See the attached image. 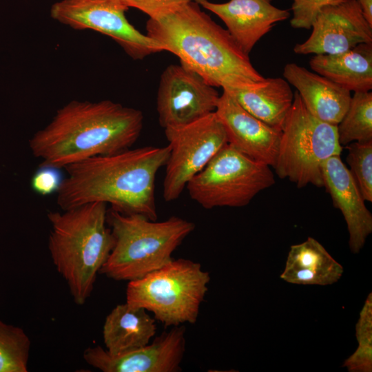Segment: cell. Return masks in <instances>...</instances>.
<instances>
[{
    "label": "cell",
    "mask_w": 372,
    "mask_h": 372,
    "mask_svg": "<svg viewBox=\"0 0 372 372\" xmlns=\"http://www.w3.org/2000/svg\"><path fill=\"white\" fill-rule=\"evenodd\" d=\"M169 147L145 146L98 156L66 166L56 192L62 210L101 202L125 215L157 220L155 180L165 166Z\"/></svg>",
    "instance_id": "obj_1"
},
{
    "label": "cell",
    "mask_w": 372,
    "mask_h": 372,
    "mask_svg": "<svg viewBox=\"0 0 372 372\" xmlns=\"http://www.w3.org/2000/svg\"><path fill=\"white\" fill-rule=\"evenodd\" d=\"M144 117L139 110L110 100L72 101L30 139L40 165L59 169L87 158L130 148L138 138Z\"/></svg>",
    "instance_id": "obj_2"
},
{
    "label": "cell",
    "mask_w": 372,
    "mask_h": 372,
    "mask_svg": "<svg viewBox=\"0 0 372 372\" xmlns=\"http://www.w3.org/2000/svg\"><path fill=\"white\" fill-rule=\"evenodd\" d=\"M146 35L180 63L214 87L247 90L265 81L227 29L192 1L156 19H149Z\"/></svg>",
    "instance_id": "obj_3"
},
{
    "label": "cell",
    "mask_w": 372,
    "mask_h": 372,
    "mask_svg": "<svg viewBox=\"0 0 372 372\" xmlns=\"http://www.w3.org/2000/svg\"><path fill=\"white\" fill-rule=\"evenodd\" d=\"M107 215V204L101 202L47 215L51 225L48 249L52 261L78 305L90 297L113 247Z\"/></svg>",
    "instance_id": "obj_4"
},
{
    "label": "cell",
    "mask_w": 372,
    "mask_h": 372,
    "mask_svg": "<svg viewBox=\"0 0 372 372\" xmlns=\"http://www.w3.org/2000/svg\"><path fill=\"white\" fill-rule=\"evenodd\" d=\"M107 223L113 247L99 273L116 281L139 279L167 264L195 228L194 223L175 216L158 222L111 209Z\"/></svg>",
    "instance_id": "obj_5"
},
{
    "label": "cell",
    "mask_w": 372,
    "mask_h": 372,
    "mask_svg": "<svg viewBox=\"0 0 372 372\" xmlns=\"http://www.w3.org/2000/svg\"><path fill=\"white\" fill-rule=\"evenodd\" d=\"M209 280V273L200 263L172 259L160 269L129 281L125 302L152 312L165 327L194 324Z\"/></svg>",
    "instance_id": "obj_6"
},
{
    "label": "cell",
    "mask_w": 372,
    "mask_h": 372,
    "mask_svg": "<svg viewBox=\"0 0 372 372\" xmlns=\"http://www.w3.org/2000/svg\"><path fill=\"white\" fill-rule=\"evenodd\" d=\"M342 151L337 125L313 116L296 91L273 166L278 176L288 178L300 188L309 184L323 187V163L332 156H340Z\"/></svg>",
    "instance_id": "obj_7"
},
{
    "label": "cell",
    "mask_w": 372,
    "mask_h": 372,
    "mask_svg": "<svg viewBox=\"0 0 372 372\" xmlns=\"http://www.w3.org/2000/svg\"><path fill=\"white\" fill-rule=\"evenodd\" d=\"M275 183L270 166L225 145L187 184L190 198L205 209L240 207Z\"/></svg>",
    "instance_id": "obj_8"
},
{
    "label": "cell",
    "mask_w": 372,
    "mask_h": 372,
    "mask_svg": "<svg viewBox=\"0 0 372 372\" xmlns=\"http://www.w3.org/2000/svg\"><path fill=\"white\" fill-rule=\"evenodd\" d=\"M169 155L165 165L163 196L176 200L188 182L228 143L215 112L185 126L165 129Z\"/></svg>",
    "instance_id": "obj_9"
},
{
    "label": "cell",
    "mask_w": 372,
    "mask_h": 372,
    "mask_svg": "<svg viewBox=\"0 0 372 372\" xmlns=\"http://www.w3.org/2000/svg\"><path fill=\"white\" fill-rule=\"evenodd\" d=\"M128 9L123 0H61L52 6L50 15L74 30L90 29L111 37L135 60L165 51L128 21Z\"/></svg>",
    "instance_id": "obj_10"
},
{
    "label": "cell",
    "mask_w": 372,
    "mask_h": 372,
    "mask_svg": "<svg viewBox=\"0 0 372 372\" xmlns=\"http://www.w3.org/2000/svg\"><path fill=\"white\" fill-rule=\"evenodd\" d=\"M220 95L214 87L182 64L167 66L156 97L158 121L165 129L194 123L215 112Z\"/></svg>",
    "instance_id": "obj_11"
},
{
    "label": "cell",
    "mask_w": 372,
    "mask_h": 372,
    "mask_svg": "<svg viewBox=\"0 0 372 372\" xmlns=\"http://www.w3.org/2000/svg\"><path fill=\"white\" fill-rule=\"evenodd\" d=\"M309 38L297 43L298 54H332L361 43H372V25L365 19L357 0H335L318 13Z\"/></svg>",
    "instance_id": "obj_12"
},
{
    "label": "cell",
    "mask_w": 372,
    "mask_h": 372,
    "mask_svg": "<svg viewBox=\"0 0 372 372\" xmlns=\"http://www.w3.org/2000/svg\"><path fill=\"white\" fill-rule=\"evenodd\" d=\"M185 347V328L179 325L150 344L119 355H112L101 346L88 347L83 359L103 372H177L181 370Z\"/></svg>",
    "instance_id": "obj_13"
},
{
    "label": "cell",
    "mask_w": 372,
    "mask_h": 372,
    "mask_svg": "<svg viewBox=\"0 0 372 372\" xmlns=\"http://www.w3.org/2000/svg\"><path fill=\"white\" fill-rule=\"evenodd\" d=\"M228 144L245 156L273 167L278 155L281 130L257 118L223 90L215 110Z\"/></svg>",
    "instance_id": "obj_14"
},
{
    "label": "cell",
    "mask_w": 372,
    "mask_h": 372,
    "mask_svg": "<svg viewBox=\"0 0 372 372\" xmlns=\"http://www.w3.org/2000/svg\"><path fill=\"white\" fill-rule=\"evenodd\" d=\"M200 7L218 16L227 30L247 54L274 25L290 17L289 10L274 6L272 0H229L214 3L195 0Z\"/></svg>",
    "instance_id": "obj_15"
},
{
    "label": "cell",
    "mask_w": 372,
    "mask_h": 372,
    "mask_svg": "<svg viewBox=\"0 0 372 372\" xmlns=\"http://www.w3.org/2000/svg\"><path fill=\"white\" fill-rule=\"evenodd\" d=\"M323 187L330 194L333 205L342 212L349 234V245L353 254H358L372 232V215L366 208L357 183L340 158L332 156L322 164Z\"/></svg>",
    "instance_id": "obj_16"
},
{
    "label": "cell",
    "mask_w": 372,
    "mask_h": 372,
    "mask_svg": "<svg viewBox=\"0 0 372 372\" xmlns=\"http://www.w3.org/2000/svg\"><path fill=\"white\" fill-rule=\"evenodd\" d=\"M283 76L296 89L313 116L329 124L338 125L348 110L351 99L350 91L294 63L285 65Z\"/></svg>",
    "instance_id": "obj_17"
},
{
    "label": "cell",
    "mask_w": 372,
    "mask_h": 372,
    "mask_svg": "<svg viewBox=\"0 0 372 372\" xmlns=\"http://www.w3.org/2000/svg\"><path fill=\"white\" fill-rule=\"evenodd\" d=\"M343 267L313 238L291 246L280 278L302 285L327 286L338 282Z\"/></svg>",
    "instance_id": "obj_18"
},
{
    "label": "cell",
    "mask_w": 372,
    "mask_h": 372,
    "mask_svg": "<svg viewBox=\"0 0 372 372\" xmlns=\"http://www.w3.org/2000/svg\"><path fill=\"white\" fill-rule=\"evenodd\" d=\"M156 332L155 319L143 308L125 302L114 307L103 327L105 349L119 355L148 344Z\"/></svg>",
    "instance_id": "obj_19"
},
{
    "label": "cell",
    "mask_w": 372,
    "mask_h": 372,
    "mask_svg": "<svg viewBox=\"0 0 372 372\" xmlns=\"http://www.w3.org/2000/svg\"><path fill=\"white\" fill-rule=\"evenodd\" d=\"M311 70L353 92L372 89V43H361L347 51L315 54Z\"/></svg>",
    "instance_id": "obj_20"
},
{
    "label": "cell",
    "mask_w": 372,
    "mask_h": 372,
    "mask_svg": "<svg viewBox=\"0 0 372 372\" xmlns=\"http://www.w3.org/2000/svg\"><path fill=\"white\" fill-rule=\"evenodd\" d=\"M223 90L251 114L280 130L294 99L289 83L280 77L266 78L261 85L252 89Z\"/></svg>",
    "instance_id": "obj_21"
},
{
    "label": "cell",
    "mask_w": 372,
    "mask_h": 372,
    "mask_svg": "<svg viewBox=\"0 0 372 372\" xmlns=\"http://www.w3.org/2000/svg\"><path fill=\"white\" fill-rule=\"evenodd\" d=\"M337 130L342 146L353 142L372 141L371 91L354 92Z\"/></svg>",
    "instance_id": "obj_22"
},
{
    "label": "cell",
    "mask_w": 372,
    "mask_h": 372,
    "mask_svg": "<svg viewBox=\"0 0 372 372\" xmlns=\"http://www.w3.org/2000/svg\"><path fill=\"white\" fill-rule=\"evenodd\" d=\"M30 346L23 329L0 320V372H27Z\"/></svg>",
    "instance_id": "obj_23"
},
{
    "label": "cell",
    "mask_w": 372,
    "mask_h": 372,
    "mask_svg": "<svg viewBox=\"0 0 372 372\" xmlns=\"http://www.w3.org/2000/svg\"><path fill=\"white\" fill-rule=\"evenodd\" d=\"M358 346L342 364L349 372L372 371V293L366 297L355 326Z\"/></svg>",
    "instance_id": "obj_24"
},
{
    "label": "cell",
    "mask_w": 372,
    "mask_h": 372,
    "mask_svg": "<svg viewBox=\"0 0 372 372\" xmlns=\"http://www.w3.org/2000/svg\"><path fill=\"white\" fill-rule=\"evenodd\" d=\"M347 162L364 200L372 202V141L347 145Z\"/></svg>",
    "instance_id": "obj_25"
},
{
    "label": "cell",
    "mask_w": 372,
    "mask_h": 372,
    "mask_svg": "<svg viewBox=\"0 0 372 372\" xmlns=\"http://www.w3.org/2000/svg\"><path fill=\"white\" fill-rule=\"evenodd\" d=\"M290 25L296 29H311L320 10L335 0H291Z\"/></svg>",
    "instance_id": "obj_26"
},
{
    "label": "cell",
    "mask_w": 372,
    "mask_h": 372,
    "mask_svg": "<svg viewBox=\"0 0 372 372\" xmlns=\"http://www.w3.org/2000/svg\"><path fill=\"white\" fill-rule=\"evenodd\" d=\"M63 179L61 169L40 165L31 178L30 186L37 194L48 196L56 193Z\"/></svg>",
    "instance_id": "obj_27"
},
{
    "label": "cell",
    "mask_w": 372,
    "mask_h": 372,
    "mask_svg": "<svg viewBox=\"0 0 372 372\" xmlns=\"http://www.w3.org/2000/svg\"><path fill=\"white\" fill-rule=\"evenodd\" d=\"M195 0H123L127 6L146 14L149 19H156L172 12Z\"/></svg>",
    "instance_id": "obj_28"
},
{
    "label": "cell",
    "mask_w": 372,
    "mask_h": 372,
    "mask_svg": "<svg viewBox=\"0 0 372 372\" xmlns=\"http://www.w3.org/2000/svg\"><path fill=\"white\" fill-rule=\"evenodd\" d=\"M357 1L365 19L372 25V0H357Z\"/></svg>",
    "instance_id": "obj_29"
}]
</instances>
